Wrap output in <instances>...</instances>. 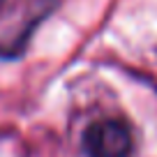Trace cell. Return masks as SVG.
<instances>
[{"instance_id":"6da1fadb","label":"cell","mask_w":157,"mask_h":157,"mask_svg":"<svg viewBox=\"0 0 157 157\" xmlns=\"http://www.w3.org/2000/svg\"><path fill=\"white\" fill-rule=\"evenodd\" d=\"M83 150L88 157H127L132 150V132L116 118L97 120L83 134Z\"/></svg>"}]
</instances>
